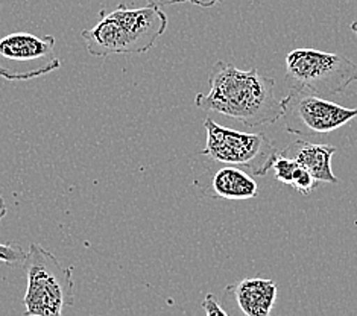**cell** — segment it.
<instances>
[{
    "label": "cell",
    "mask_w": 357,
    "mask_h": 316,
    "mask_svg": "<svg viewBox=\"0 0 357 316\" xmlns=\"http://www.w3.org/2000/svg\"><path fill=\"white\" fill-rule=\"evenodd\" d=\"M208 85L207 95L198 93L195 98V105L202 111L227 116L251 128L272 125L283 117L274 78L257 69L242 70L227 61H218L210 70Z\"/></svg>",
    "instance_id": "6da1fadb"
},
{
    "label": "cell",
    "mask_w": 357,
    "mask_h": 316,
    "mask_svg": "<svg viewBox=\"0 0 357 316\" xmlns=\"http://www.w3.org/2000/svg\"><path fill=\"white\" fill-rule=\"evenodd\" d=\"M167 15L160 6L130 8L117 5L113 11H100L95 27L84 29L81 37L89 54L98 58L109 55L144 54L155 46L167 29Z\"/></svg>",
    "instance_id": "7a4b0ae2"
},
{
    "label": "cell",
    "mask_w": 357,
    "mask_h": 316,
    "mask_svg": "<svg viewBox=\"0 0 357 316\" xmlns=\"http://www.w3.org/2000/svg\"><path fill=\"white\" fill-rule=\"evenodd\" d=\"M26 292L24 316H63L73 304V271L38 243H31L23 262Z\"/></svg>",
    "instance_id": "3957f363"
},
{
    "label": "cell",
    "mask_w": 357,
    "mask_h": 316,
    "mask_svg": "<svg viewBox=\"0 0 357 316\" xmlns=\"http://www.w3.org/2000/svg\"><path fill=\"white\" fill-rule=\"evenodd\" d=\"M286 82L291 89L331 98L357 81V64L341 54L318 49H295L284 58Z\"/></svg>",
    "instance_id": "277c9868"
},
{
    "label": "cell",
    "mask_w": 357,
    "mask_h": 316,
    "mask_svg": "<svg viewBox=\"0 0 357 316\" xmlns=\"http://www.w3.org/2000/svg\"><path fill=\"white\" fill-rule=\"evenodd\" d=\"M204 128L207 142L201 156L216 163L243 169L254 176L268 175L278 151L266 134L236 131L216 123L211 117L204 121Z\"/></svg>",
    "instance_id": "5b68a950"
},
{
    "label": "cell",
    "mask_w": 357,
    "mask_h": 316,
    "mask_svg": "<svg viewBox=\"0 0 357 316\" xmlns=\"http://www.w3.org/2000/svg\"><path fill=\"white\" fill-rule=\"evenodd\" d=\"M55 37L14 32L0 38V78L11 82L31 81L58 70Z\"/></svg>",
    "instance_id": "8992f818"
},
{
    "label": "cell",
    "mask_w": 357,
    "mask_h": 316,
    "mask_svg": "<svg viewBox=\"0 0 357 316\" xmlns=\"http://www.w3.org/2000/svg\"><path fill=\"white\" fill-rule=\"evenodd\" d=\"M286 131L298 135H326L357 117V108H347L313 93L291 89L282 99Z\"/></svg>",
    "instance_id": "52a82bcc"
},
{
    "label": "cell",
    "mask_w": 357,
    "mask_h": 316,
    "mask_svg": "<svg viewBox=\"0 0 357 316\" xmlns=\"http://www.w3.org/2000/svg\"><path fill=\"white\" fill-rule=\"evenodd\" d=\"M277 285L266 278H243L224 289L220 306L229 316H271Z\"/></svg>",
    "instance_id": "ba28073f"
},
{
    "label": "cell",
    "mask_w": 357,
    "mask_h": 316,
    "mask_svg": "<svg viewBox=\"0 0 357 316\" xmlns=\"http://www.w3.org/2000/svg\"><path fill=\"white\" fill-rule=\"evenodd\" d=\"M336 148L331 144L310 143L307 140L296 139L291 142L283 151H278L282 156L292 158L296 165L305 172H309L318 183H339V178L331 170V158L336 153Z\"/></svg>",
    "instance_id": "9c48e42d"
},
{
    "label": "cell",
    "mask_w": 357,
    "mask_h": 316,
    "mask_svg": "<svg viewBox=\"0 0 357 316\" xmlns=\"http://www.w3.org/2000/svg\"><path fill=\"white\" fill-rule=\"evenodd\" d=\"M204 193L211 196V198L243 201L256 198L259 193V186L252 175L245 172L243 169L224 166L211 175Z\"/></svg>",
    "instance_id": "30bf717a"
},
{
    "label": "cell",
    "mask_w": 357,
    "mask_h": 316,
    "mask_svg": "<svg viewBox=\"0 0 357 316\" xmlns=\"http://www.w3.org/2000/svg\"><path fill=\"white\" fill-rule=\"evenodd\" d=\"M298 165L295 163L292 158H287L282 153L277 152L274 163H272V172H274L275 179H278L280 183H283L286 186H292L294 183V176L296 174V170H298Z\"/></svg>",
    "instance_id": "8fae6325"
},
{
    "label": "cell",
    "mask_w": 357,
    "mask_h": 316,
    "mask_svg": "<svg viewBox=\"0 0 357 316\" xmlns=\"http://www.w3.org/2000/svg\"><path fill=\"white\" fill-rule=\"evenodd\" d=\"M24 259H26V254L22 250L19 245L14 243H0V262L6 264H23Z\"/></svg>",
    "instance_id": "7c38bea8"
},
{
    "label": "cell",
    "mask_w": 357,
    "mask_h": 316,
    "mask_svg": "<svg viewBox=\"0 0 357 316\" xmlns=\"http://www.w3.org/2000/svg\"><path fill=\"white\" fill-rule=\"evenodd\" d=\"M318 184L319 183L309 172H305L304 169L298 167V170H296V174L294 176V183L291 187H294V189L296 192H300L301 195H310L314 189H317Z\"/></svg>",
    "instance_id": "4fadbf2b"
},
{
    "label": "cell",
    "mask_w": 357,
    "mask_h": 316,
    "mask_svg": "<svg viewBox=\"0 0 357 316\" xmlns=\"http://www.w3.org/2000/svg\"><path fill=\"white\" fill-rule=\"evenodd\" d=\"M149 5H155V6H166V5H175V3H192L201 8H211L224 0H146Z\"/></svg>",
    "instance_id": "5bb4252c"
},
{
    "label": "cell",
    "mask_w": 357,
    "mask_h": 316,
    "mask_svg": "<svg viewBox=\"0 0 357 316\" xmlns=\"http://www.w3.org/2000/svg\"><path fill=\"white\" fill-rule=\"evenodd\" d=\"M202 309L206 312V316H229L213 294H207L204 298Z\"/></svg>",
    "instance_id": "9a60e30c"
},
{
    "label": "cell",
    "mask_w": 357,
    "mask_h": 316,
    "mask_svg": "<svg viewBox=\"0 0 357 316\" xmlns=\"http://www.w3.org/2000/svg\"><path fill=\"white\" fill-rule=\"evenodd\" d=\"M6 213H8V209H6L5 200H3V196L0 195V222H2V219L6 216Z\"/></svg>",
    "instance_id": "2e32d148"
},
{
    "label": "cell",
    "mask_w": 357,
    "mask_h": 316,
    "mask_svg": "<svg viewBox=\"0 0 357 316\" xmlns=\"http://www.w3.org/2000/svg\"><path fill=\"white\" fill-rule=\"evenodd\" d=\"M350 28H351V31L356 33V37H357V20H354V22L351 23Z\"/></svg>",
    "instance_id": "e0dca14e"
}]
</instances>
